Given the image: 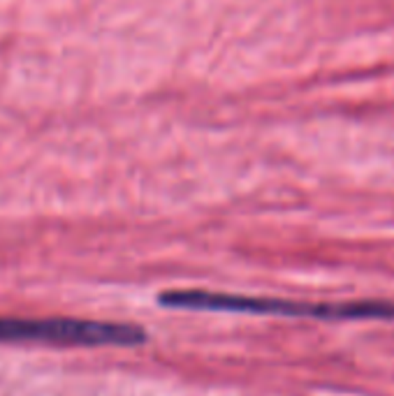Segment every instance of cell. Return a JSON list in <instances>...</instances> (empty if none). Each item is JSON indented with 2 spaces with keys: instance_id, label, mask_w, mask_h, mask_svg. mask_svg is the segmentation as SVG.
Segmentation results:
<instances>
[{
  "instance_id": "7a4b0ae2",
  "label": "cell",
  "mask_w": 394,
  "mask_h": 396,
  "mask_svg": "<svg viewBox=\"0 0 394 396\" xmlns=\"http://www.w3.org/2000/svg\"><path fill=\"white\" fill-rule=\"evenodd\" d=\"M147 332L128 322L79 318H0V343H47L63 348H137Z\"/></svg>"
},
{
  "instance_id": "6da1fadb",
  "label": "cell",
  "mask_w": 394,
  "mask_h": 396,
  "mask_svg": "<svg viewBox=\"0 0 394 396\" xmlns=\"http://www.w3.org/2000/svg\"><path fill=\"white\" fill-rule=\"evenodd\" d=\"M165 308L181 310H223V313H253V315H283V318H320V320H387L394 318L392 301H341V304H311L271 299V297H239L204 290H172L160 295Z\"/></svg>"
}]
</instances>
